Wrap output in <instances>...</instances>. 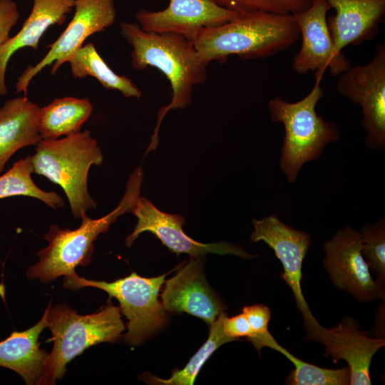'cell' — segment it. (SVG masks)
<instances>
[{"label":"cell","mask_w":385,"mask_h":385,"mask_svg":"<svg viewBox=\"0 0 385 385\" xmlns=\"http://www.w3.org/2000/svg\"><path fill=\"white\" fill-rule=\"evenodd\" d=\"M120 34L132 46L131 63L135 69L143 70L148 66L158 69L170 84L172 97L170 103L162 107L148 154L158 144L160 123L170 110L185 108L192 101L195 86L205 82L207 65L199 57L192 41L173 33L145 31L135 23L120 22Z\"/></svg>","instance_id":"obj_1"},{"label":"cell","mask_w":385,"mask_h":385,"mask_svg":"<svg viewBox=\"0 0 385 385\" xmlns=\"http://www.w3.org/2000/svg\"><path fill=\"white\" fill-rule=\"evenodd\" d=\"M299 31L293 14L265 11L237 14L220 25L202 29L192 43L201 61L222 63L230 56L242 60L267 58L293 45Z\"/></svg>","instance_id":"obj_2"},{"label":"cell","mask_w":385,"mask_h":385,"mask_svg":"<svg viewBox=\"0 0 385 385\" xmlns=\"http://www.w3.org/2000/svg\"><path fill=\"white\" fill-rule=\"evenodd\" d=\"M143 178V171L139 166L130 175L118 205L108 215L91 219L84 214L81 217V225L75 230L61 229L52 225L44 235L48 244L37 252L39 260L28 268L26 277L48 283L76 272L77 266L89 265L94 250L93 242L98 236L107 232L119 216L131 213L140 197Z\"/></svg>","instance_id":"obj_3"},{"label":"cell","mask_w":385,"mask_h":385,"mask_svg":"<svg viewBox=\"0 0 385 385\" xmlns=\"http://www.w3.org/2000/svg\"><path fill=\"white\" fill-rule=\"evenodd\" d=\"M46 324L52 337L47 342L53 345L48 354L37 385H52L66 371V365L86 349L103 342H116L125 330L120 307L109 300L99 311L79 314L67 304L45 310Z\"/></svg>","instance_id":"obj_4"},{"label":"cell","mask_w":385,"mask_h":385,"mask_svg":"<svg viewBox=\"0 0 385 385\" xmlns=\"http://www.w3.org/2000/svg\"><path fill=\"white\" fill-rule=\"evenodd\" d=\"M320 81L316 79L310 92L299 101L290 103L277 96L268 103L271 120L284 127L279 166L291 183L305 163L319 159L325 146L340 138L337 124L316 111L324 96Z\"/></svg>","instance_id":"obj_5"},{"label":"cell","mask_w":385,"mask_h":385,"mask_svg":"<svg viewBox=\"0 0 385 385\" xmlns=\"http://www.w3.org/2000/svg\"><path fill=\"white\" fill-rule=\"evenodd\" d=\"M31 156L33 173L46 177L63 190L74 217L96 208L88 190L91 165H101L103 156L89 130L61 139L41 140Z\"/></svg>","instance_id":"obj_6"},{"label":"cell","mask_w":385,"mask_h":385,"mask_svg":"<svg viewBox=\"0 0 385 385\" xmlns=\"http://www.w3.org/2000/svg\"><path fill=\"white\" fill-rule=\"evenodd\" d=\"M167 274L148 278L132 272L108 282L88 279L74 272L64 276L63 287L73 291L94 287L105 291L110 298H115L128 319L124 340L130 345H139L166 324V311L159 300V292Z\"/></svg>","instance_id":"obj_7"},{"label":"cell","mask_w":385,"mask_h":385,"mask_svg":"<svg viewBox=\"0 0 385 385\" xmlns=\"http://www.w3.org/2000/svg\"><path fill=\"white\" fill-rule=\"evenodd\" d=\"M252 225L254 230L250 241H262L274 251L283 267L281 277L290 287L297 308L302 314L307 338L320 342L326 328L312 314L301 284L302 264L311 245L310 235L284 224L275 215L253 220Z\"/></svg>","instance_id":"obj_8"},{"label":"cell","mask_w":385,"mask_h":385,"mask_svg":"<svg viewBox=\"0 0 385 385\" xmlns=\"http://www.w3.org/2000/svg\"><path fill=\"white\" fill-rule=\"evenodd\" d=\"M336 88L342 96L361 107L366 145L381 150L385 147V45L377 46L368 63L351 66L341 73Z\"/></svg>","instance_id":"obj_9"},{"label":"cell","mask_w":385,"mask_h":385,"mask_svg":"<svg viewBox=\"0 0 385 385\" xmlns=\"http://www.w3.org/2000/svg\"><path fill=\"white\" fill-rule=\"evenodd\" d=\"M74 8L71 21L58 38L48 46L46 55L36 65L28 66L18 78L16 93L23 92L26 96L31 81L46 66L52 65L51 73L54 75L88 36L104 31L115 19L113 0H75Z\"/></svg>","instance_id":"obj_10"},{"label":"cell","mask_w":385,"mask_h":385,"mask_svg":"<svg viewBox=\"0 0 385 385\" xmlns=\"http://www.w3.org/2000/svg\"><path fill=\"white\" fill-rule=\"evenodd\" d=\"M362 245L359 232L350 226L339 229L324 244V269L337 289L358 301L384 300V287L371 277L361 253Z\"/></svg>","instance_id":"obj_11"},{"label":"cell","mask_w":385,"mask_h":385,"mask_svg":"<svg viewBox=\"0 0 385 385\" xmlns=\"http://www.w3.org/2000/svg\"><path fill=\"white\" fill-rule=\"evenodd\" d=\"M330 9L327 0H313L307 8L293 14L302 36L301 47L292 61L295 73L312 71L315 78L321 80L327 69L338 77L351 66L334 45L327 18Z\"/></svg>","instance_id":"obj_12"},{"label":"cell","mask_w":385,"mask_h":385,"mask_svg":"<svg viewBox=\"0 0 385 385\" xmlns=\"http://www.w3.org/2000/svg\"><path fill=\"white\" fill-rule=\"evenodd\" d=\"M131 213L135 215L138 222L132 233L125 238V245L128 247L141 233L149 232L178 255L186 253L190 257H202L207 253H214L220 255H234L245 259L255 257L230 242L222 241L203 244L194 240L183 230L182 226L185 222L183 216L162 212L144 197L138 199Z\"/></svg>","instance_id":"obj_13"},{"label":"cell","mask_w":385,"mask_h":385,"mask_svg":"<svg viewBox=\"0 0 385 385\" xmlns=\"http://www.w3.org/2000/svg\"><path fill=\"white\" fill-rule=\"evenodd\" d=\"M203 257H190L177 273L165 281L161 303L166 312L187 313L212 324L225 307L207 284Z\"/></svg>","instance_id":"obj_14"},{"label":"cell","mask_w":385,"mask_h":385,"mask_svg":"<svg viewBox=\"0 0 385 385\" xmlns=\"http://www.w3.org/2000/svg\"><path fill=\"white\" fill-rule=\"evenodd\" d=\"M237 14L211 0H169L165 9H141L135 18L145 31L177 34L192 41L202 29L226 23Z\"/></svg>","instance_id":"obj_15"},{"label":"cell","mask_w":385,"mask_h":385,"mask_svg":"<svg viewBox=\"0 0 385 385\" xmlns=\"http://www.w3.org/2000/svg\"><path fill=\"white\" fill-rule=\"evenodd\" d=\"M320 344L324 355L337 363L344 360L350 372L351 385H370V365L374 354L385 345L384 338H373L361 330L356 320L344 317L339 324L325 329Z\"/></svg>","instance_id":"obj_16"},{"label":"cell","mask_w":385,"mask_h":385,"mask_svg":"<svg viewBox=\"0 0 385 385\" xmlns=\"http://www.w3.org/2000/svg\"><path fill=\"white\" fill-rule=\"evenodd\" d=\"M334 15L327 25L335 48L357 46L372 39L385 14V0H327Z\"/></svg>","instance_id":"obj_17"},{"label":"cell","mask_w":385,"mask_h":385,"mask_svg":"<svg viewBox=\"0 0 385 385\" xmlns=\"http://www.w3.org/2000/svg\"><path fill=\"white\" fill-rule=\"evenodd\" d=\"M74 3L75 0H34L31 11L20 31L0 48V96L7 93L5 76L13 54L24 47L37 49L46 31L51 26L63 24Z\"/></svg>","instance_id":"obj_18"},{"label":"cell","mask_w":385,"mask_h":385,"mask_svg":"<svg viewBox=\"0 0 385 385\" xmlns=\"http://www.w3.org/2000/svg\"><path fill=\"white\" fill-rule=\"evenodd\" d=\"M41 108L26 96L6 101L0 108V175L19 149L37 145Z\"/></svg>","instance_id":"obj_19"},{"label":"cell","mask_w":385,"mask_h":385,"mask_svg":"<svg viewBox=\"0 0 385 385\" xmlns=\"http://www.w3.org/2000/svg\"><path fill=\"white\" fill-rule=\"evenodd\" d=\"M46 327L44 312L34 326L22 332H13L1 341L0 366L16 372L28 385L37 384L48 356V353L40 348L38 337Z\"/></svg>","instance_id":"obj_20"},{"label":"cell","mask_w":385,"mask_h":385,"mask_svg":"<svg viewBox=\"0 0 385 385\" xmlns=\"http://www.w3.org/2000/svg\"><path fill=\"white\" fill-rule=\"evenodd\" d=\"M92 110L88 99L64 97L53 100L41 108L38 130L42 140H54L79 132Z\"/></svg>","instance_id":"obj_21"},{"label":"cell","mask_w":385,"mask_h":385,"mask_svg":"<svg viewBox=\"0 0 385 385\" xmlns=\"http://www.w3.org/2000/svg\"><path fill=\"white\" fill-rule=\"evenodd\" d=\"M68 63L73 78L91 76L105 88L118 91L125 97L140 98L142 96L140 90L129 78L116 74L108 66L91 42L78 48Z\"/></svg>","instance_id":"obj_22"},{"label":"cell","mask_w":385,"mask_h":385,"mask_svg":"<svg viewBox=\"0 0 385 385\" xmlns=\"http://www.w3.org/2000/svg\"><path fill=\"white\" fill-rule=\"evenodd\" d=\"M32 173L31 155L14 163L8 171L0 175V199L23 195L40 200L53 210L63 207V198L54 191L39 188L31 178Z\"/></svg>","instance_id":"obj_23"},{"label":"cell","mask_w":385,"mask_h":385,"mask_svg":"<svg viewBox=\"0 0 385 385\" xmlns=\"http://www.w3.org/2000/svg\"><path fill=\"white\" fill-rule=\"evenodd\" d=\"M227 313L222 312L210 326L209 336L207 341L191 357L184 368L175 370L169 379H160L155 376H148V381L161 385H192L206 361L220 346L235 341L227 337L223 331V320Z\"/></svg>","instance_id":"obj_24"},{"label":"cell","mask_w":385,"mask_h":385,"mask_svg":"<svg viewBox=\"0 0 385 385\" xmlns=\"http://www.w3.org/2000/svg\"><path fill=\"white\" fill-rule=\"evenodd\" d=\"M294 365L285 382L292 385H347L350 382L348 367L327 369L307 363L287 351L284 355Z\"/></svg>","instance_id":"obj_25"},{"label":"cell","mask_w":385,"mask_h":385,"mask_svg":"<svg viewBox=\"0 0 385 385\" xmlns=\"http://www.w3.org/2000/svg\"><path fill=\"white\" fill-rule=\"evenodd\" d=\"M363 240L361 253L376 280L385 282V220L384 217L374 223H366L361 227Z\"/></svg>","instance_id":"obj_26"},{"label":"cell","mask_w":385,"mask_h":385,"mask_svg":"<svg viewBox=\"0 0 385 385\" xmlns=\"http://www.w3.org/2000/svg\"><path fill=\"white\" fill-rule=\"evenodd\" d=\"M220 7L237 14L265 11L294 14L307 8L313 0H211Z\"/></svg>","instance_id":"obj_27"},{"label":"cell","mask_w":385,"mask_h":385,"mask_svg":"<svg viewBox=\"0 0 385 385\" xmlns=\"http://www.w3.org/2000/svg\"><path fill=\"white\" fill-rule=\"evenodd\" d=\"M242 313L248 320L254 333V337L250 342L258 353H260L263 347H268L284 355L287 349L275 340L268 329L271 317L269 307L261 304L246 306L243 307Z\"/></svg>","instance_id":"obj_28"},{"label":"cell","mask_w":385,"mask_h":385,"mask_svg":"<svg viewBox=\"0 0 385 385\" xmlns=\"http://www.w3.org/2000/svg\"><path fill=\"white\" fill-rule=\"evenodd\" d=\"M19 16L17 5L13 0H0V48L9 38Z\"/></svg>","instance_id":"obj_29"},{"label":"cell","mask_w":385,"mask_h":385,"mask_svg":"<svg viewBox=\"0 0 385 385\" xmlns=\"http://www.w3.org/2000/svg\"><path fill=\"white\" fill-rule=\"evenodd\" d=\"M222 327L227 337L236 340L240 337H246L250 342L254 337L250 323L242 312L232 317H226L223 320Z\"/></svg>","instance_id":"obj_30"}]
</instances>
